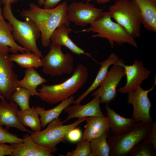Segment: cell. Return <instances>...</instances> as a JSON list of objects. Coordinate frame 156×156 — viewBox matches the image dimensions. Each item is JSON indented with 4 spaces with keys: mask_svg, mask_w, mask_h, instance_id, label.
Segmentation results:
<instances>
[{
    "mask_svg": "<svg viewBox=\"0 0 156 156\" xmlns=\"http://www.w3.org/2000/svg\"><path fill=\"white\" fill-rule=\"evenodd\" d=\"M67 7L66 1L51 9L42 8L31 3L29 9L22 10L20 15L23 18H29L36 24L40 31L42 45L47 47L51 43V35L59 26L64 24L69 27L70 21L68 15Z\"/></svg>",
    "mask_w": 156,
    "mask_h": 156,
    "instance_id": "obj_1",
    "label": "cell"
},
{
    "mask_svg": "<svg viewBox=\"0 0 156 156\" xmlns=\"http://www.w3.org/2000/svg\"><path fill=\"white\" fill-rule=\"evenodd\" d=\"M72 76L59 84L46 85L42 84L38 89V97L49 104L61 102L75 93L85 84L88 77L87 67L79 64L74 70Z\"/></svg>",
    "mask_w": 156,
    "mask_h": 156,
    "instance_id": "obj_2",
    "label": "cell"
},
{
    "mask_svg": "<svg viewBox=\"0 0 156 156\" xmlns=\"http://www.w3.org/2000/svg\"><path fill=\"white\" fill-rule=\"evenodd\" d=\"M11 6L3 7V15L12 26V33L13 38L27 51L31 52L41 58L43 57L42 52L38 49L36 40L40 36V30L36 24L29 18L22 21L14 16Z\"/></svg>",
    "mask_w": 156,
    "mask_h": 156,
    "instance_id": "obj_3",
    "label": "cell"
},
{
    "mask_svg": "<svg viewBox=\"0 0 156 156\" xmlns=\"http://www.w3.org/2000/svg\"><path fill=\"white\" fill-rule=\"evenodd\" d=\"M109 12H103L100 17L91 23L90 27L79 32L92 31L96 33L92 37L107 39L112 48L115 43L119 45L128 44L138 48L137 44L133 37L129 35L121 25L112 20Z\"/></svg>",
    "mask_w": 156,
    "mask_h": 156,
    "instance_id": "obj_4",
    "label": "cell"
},
{
    "mask_svg": "<svg viewBox=\"0 0 156 156\" xmlns=\"http://www.w3.org/2000/svg\"><path fill=\"white\" fill-rule=\"evenodd\" d=\"M112 18L134 38L140 35L142 18L133 0H116L109 8Z\"/></svg>",
    "mask_w": 156,
    "mask_h": 156,
    "instance_id": "obj_5",
    "label": "cell"
},
{
    "mask_svg": "<svg viewBox=\"0 0 156 156\" xmlns=\"http://www.w3.org/2000/svg\"><path fill=\"white\" fill-rule=\"evenodd\" d=\"M153 124L152 122H138L132 129L125 134L118 136L110 135L107 139L110 156H129L133 148L145 139Z\"/></svg>",
    "mask_w": 156,
    "mask_h": 156,
    "instance_id": "obj_6",
    "label": "cell"
},
{
    "mask_svg": "<svg viewBox=\"0 0 156 156\" xmlns=\"http://www.w3.org/2000/svg\"><path fill=\"white\" fill-rule=\"evenodd\" d=\"M87 117L79 118L73 123L67 125H64V123L60 119L56 118L50 122L44 130L31 131L30 135L34 141L40 145L49 148L56 147L57 144L66 139L70 130L86 120Z\"/></svg>",
    "mask_w": 156,
    "mask_h": 156,
    "instance_id": "obj_7",
    "label": "cell"
},
{
    "mask_svg": "<svg viewBox=\"0 0 156 156\" xmlns=\"http://www.w3.org/2000/svg\"><path fill=\"white\" fill-rule=\"evenodd\" d=\"M48 53L41 58L43 72L51 76H60L70 74L74 70V59L70 54H64L62 46L51 43Z\"/></svg>",
    "mask_w": 156,
    "mask_h": 156,
    "instance_id": "obj_8",
    "label": "cell"
},
{
    "mask_svg": "<svg viewBox=\"0 0 156 156\" xmlns=\"http://www.w3.org/2000/svg\"><path fill=\"white\" fill-rule=\"evenodd\" d=\"M153 85L149 90H146L140 86L128 93L127 102L132 105L133 111L132 117L137 122L145 123L152 122L150 110L152 104L148 97V94L154 89L156 84L155 76Z\"/></svg>",
    "mask_w": 156,
    "mask_h": 156,
    "instance_id": "obj_9",
    "label": "cell"
},
{
    "mask_svg": "<svg viewBox=\"0 0 156 156\" xmlns=\"http://www.w3.org/2000/svg\"><path fill=\"white\" fill-rule=\"evenodd\" d=\"M120 62L114 64L99 88L92 94L94 97H99L100 103L109 104L116 97L117 86L125 75L124 68L119 64Z\"/></svg>",
    "mask_w": 156,
    "mask_h": 156,
    "instance_id": "obj_10",
    "label": "cell"
},
{
    "mask_svg": "<svg viewBox=\"0 0 156 156\" xmlns=\"http://www.w3.org/2000/svg\"><path fill=\"white\" fill-rule=\"evenodd\" d=\"M103 10L96 8L87 2H74L67 8L68 18L75 24L84 27L97 20L101 16Z\"/></svg>",
    "mask_w": 156,
    "mask_h": 156,
    "instance_id": "obj_11",
    "label": "cell"
},
{
    "mask_svg": "<svg viewBox=\"0 0 156 156\" xmlns=\"http://www.w3.org/2000/svg\"><path fill=\"white\" fill-rule=\"evenodd\" d=\"M143 63L142 61L137 60H135L133 63L130 65H125L123 60L119 63L124 68L126 83L118 89V92L128 94L140 86L142 82L148 78L151 72L144 66Z\"/></svg>",
    "mask_w": 156,
    "mask_h": 156,
    "instance_id": "obj_12",
    "label": "cell"
},
{
    "mask_svg": "<svg viewBox=\"0 0 156 156\" xmlns=\"http://www.w3.org/2000/svg\"><path fill=\"white\" fill-rule=\"evenodd\" d=\"M8 53L0 52V95L7 100L18 87V76L13 70V62L9 59Z\"/></svg>",
    "mask_w": 156,
    "mask_h": 156,
    "instance_id": "obj_13",
    "label": "cell"
},
{
    "mask_svg": "<svg viewBox=\"0 0 156 156\" xmlns=\"http://www.w3.org/2000/svg\"><path fill=\"white\" fill-rule=\"evenodd\" d=\"M23 137V142L10 144L13 148L11 156H53L52 154L57 151L56 147L49 148L38 145L29 134Z\"/></svg>",
    "mask_w": 156,
    "mask_h": 156,
    "instance_id": "obj_14",
    "label": "cell"
},
{
    "mask_svg": "<svg viewBox=\"0 0 156 156\" xmlns=\"http://www.w3.org/2000/svg\"><path fill=\"white\" fill-rule=\"evenodd\" d=\"M0 103V124L5 126L8 129L14 127L22 132L30 133L29 130L21 122L17 116L19 110L18 105L14 101L8 102L5 99L1 100Z\"/></svg>",
    "mask_w": 156,
    "mask_h": 156,
    "instance_id": "obj_15",
    "label": "cell"
},
{
    "mask_svg": "<svg viewBox=\"0 0 156 156\" xmlns=\"http://www.w3.org/2000/svg\"><path fill=\"white\" fill-rule=\"evenodd\" d=\"M100 98L98 96L94 99L88 103L83 105L80 103L70 105L66 107L64 111L68 114L66 122L74 118H83L92 116H104L100 106Z\"/></svg>",
    "mask_w": 156,
    "mask_h": 156,
    "instance_id": "obj_16",
    "label": "cell"
},
{
    "mask_svg": "<svg viewBox=\"0 0 156 156\" xmlns=\"http://www.w3.org/2000/svg\"><path fill=\"white\" fill-rule=\"evenodd\" d=\"M105 108L112 135L118 136L125 134L132 129L138 122L132 117L129 118L122 116L111 108L109 104H105Z\"/></svg>",
    "mask_w": 156,
    "mask_h": 156,
    "instance_id": "obj_17",
    "label": "cell"
},
{
    "mask_svg": "<svg viewBox=\"0 0 156 156\" xmlns=\"http://www.w3.org/2000/svg\"><path fill=\"white\" fill-rule=\"evenodd\" d=\"M20 51H27L23 47L15 41L12 33V26L9 22H6L3 18L2 8L0 9V52L16 53Z\"/></svg>",
    "mask_w": 156,
    "mask_h": 156,
    "instance_id": "obj_18",
    "label": "cell"
},
{
    "mask_svg": "<svg viewBox=\"0 0 156 156\" xmlns=\"http://www.w3.org/2000/svg\"><path fill=\"white\" fill-rule=\"evenodd\" d=\"M86 120L87 123L84 127L83 140L90 141L109 131V121L107 117L90 116L87 117Z\"/></svg>",
    "mask_w": 156,
    "mask_h": 156,
    "instance_id": "obj_19",
    "label": "cell"
},
{
    "mask_svg": "<svg viewBox=\"0 0 156 156\" xmlns=\"http://www.w3.org/2000/svg\"><path fill=\"white\" fill-rule=\"evenodd\" d=\"M121 59L114 53H112L108 57L101 63V66L94 81L89 87L73 103H80L81 101L92 91L99 86L105 79L109 67L121 60Z\"/></svg>",
    "mask_w": 156,
    "mask_h": 156,
    "instance_id": "obj_20",
    "label": "cell"
},
{
    "mask_svg": "<svg viewBox=\"0 0 156 156\" xmlns=\"http://www.w3.org/2000/svg\"><path fill=\"white\" fill-rule=\"evenodd\" d=\"M71 31V29L69 27L66 26L65 24L61 25L51 35L50 38L51 42L66 47L74 53L79 55L85 54L91 57L90 53L86 52L77 45L71 39L68 34Z\"/></svg>",
    "mask_w": 156,
    "mask_h": 156,
    "instance_id": "obj_21",
    "label": "cell"
},
{
    "mask_svg": "<svg viewBox=\"0 0 156 156\" xmlns=\"http://www.w3.org/2000/svg\"><path fill=\"white\" fill-rule=\"evenodd\" d=\"M140 11L142 24L147 30L156 32V3L150 0H133Z\"/></svg>",
    "mask_w": 156,
    "mask_h": 156,
    "instance_id": "obj_22",
    "label": "cell"
},
{
    "mask_svg": "<svg viewBox=\"0 0 156 156\" xmlns=\"http://www.w3.org/2000/svg\"><path fill=\"white\" fill-rule=\"evenodd\" d=\"M73 95L61 102L55 107L49 110H46L43 107L37 106L36 111L40 117L42 127L44 128L51 121L58 118L62 112L75 101Z\"/></svg>",
    "mask_w": 156,
    "mask_h": 156,
    "instance_id": "obj_23",
    "label": "cell"
},
{
    "mask_svg": "<svg viewBox=\"0 0 156 156\" xmlns=\"http://www.w3.org/2000/svg\"><path fill=\"white\" fill-rule=\"evenodd\" d=\"M25 76L21 80H18L16 85L27 90L31 96L38 97V92L37 90V87L46 82L47 80L42 77L34 68H26Z\"/></svg>",
    "mask_w": 156,
    "mask_h": 156,
    "instance_id": "obj_24",
    "label": "cell"
},
{
    "mask_svg": "<svg viewBox=\"0 0 156 156\" xmlns=\"http://www.w3.org/2000/svg\"><path fill=\"white\" fill-rule=\"evenodd\" d=\"M17 115L20 122L25 127L30 128L34 132L41 131L40 118L35 107L24 111L19 110Z\"/></svg>",
    "mask_w": 156,
    "mask_h": 156,
    "instance_id": "obj_25",
    "label": "cell"
},
{
    "mask_svg": "<svg viewBox=\"0 0 156 156\" xmlns=\"http://www.w3.org/2000/svg\"><path fill=\"white\" fill-rule=\"evenodd\" d=\"M9 59L22 68H37L42 66L41 58L30 51H26L21 54L13 53L10 55Z\"/></svg>",
    "mask_w": 156,
    "mask_h": 156,
    "instance_id": "obj_26",
    "label": "cell"
},
{
    "mask_svg": "<svg viewBox=\"0 0 156 156\" xmlns=\"http://www.w3.org/2000/svg\"><path fill=\"white\" fill-rule=\"evenodd\" d=\"M110 134L109 131L106 132L100 137L90 141L91 152L89 156H110V149L107 139Z\"/></svg>",
    "mask_w": 156,
    "mask_h": 156,
    "instance_id": "obj_27",
    "label": "cell"
},
{
    "mask_svg": "<svg viewBox=\"0 0 156 156\" xmlns=\"http://www.w3.org/2000/svg\"><path fill=\"white\" fill-rule=\"evenodd\" d=\"M31 96L26 89L18 86L12 94L10 101L15 102L19 106L21 110L24 111L30 108L29 99Z\"/></svg>",
    "mask_w": 156,
    "mask_h": 156,
    "instance_id": "obj_28",
    "label": "cell"
},
{
    "mask_svg": "<svg viewBox=\"0 0 156 156\" xmlns=\"http://www.w3.org/2000/svg\"><path fill=\"white\" fill-rule=\"evenodd\" d=\"M156 150L145 139L135 146L129 156H155Z\"/></svg>",
    "mask_w": 156,
    "mask_h": 156,
    "instance_id": "obj_29",
    "label": "cell"
},
{
    "mask_svg": "<svg viewBox=\"0 0 156 156\" xmlns=\"http://www.w3.org/2000/svg\"><path fill=\"white\" fill-rule=\"evenodd\" d=\"M91 152L90 141L81 139L77 142L76 148L68 151L64 156H89Z\"/></svg>",
    "mask_w": 156,
    "mask_h": 156,
    "instance_id": "obj_30",
    "label": "cell"
},
{
    "mask_svg": "<svg viewBox=\"0 0 156 156\" xmlns=\"http://www.w3.org/2000/svg\"><path fill=\"white\" fill-rule=\"evenodd\" d=\"M23 141V138H19L15 134L9 132L8 129L3 128L0 124V143L18 144Z\"/></svg>",
    "mask_w": 156,
    "mask_h": 156,
    "instance_id": "obj_31",
    "label": "cell"
},
{
    "mask_svg": "<svg viewBox=\"0 0 156 156\" xmlns=\"http://www.w3.org/2000/svg\"><path fill=\"white\" fill-rule=\"evenodd\" d=\"M82 136L81 130L79 128H75L70 130L67 133L66 139L69 142L75 143L78 142Z\"/></svg>",
    "mask_w": 156,
    "mask_h": 156,
    "instance_id": "obj_32",
    "label": "cell"
},
{
    "mask_svg": "<svg viewBox=\"0 0 156 156\" xmlns=\"http://www.w3.org/2000/svg\"><path fill=\"white\" fill-rule=\"evenodd\" d=\"M145 140L150 143L156 150V122H153L152 127Z\"/></svg>",
    "mask_w": 156,
    "mask_h": 156,
    "instance_id": "obj_33",
    "label": "cell"
},
{
    "mask_svg": "<svg viewBox=\"0 0 156 156\" xmlns=\"http://www.w3.org/2000/svg\"><path fill=\"white\" fill-rule=\"evenodd\" d=\"M13 150V148L11 145H9L5 143H0V156H11Z\"/></svg>",
    "mask_w": 156,
    "mask_h": 156,
    "instance_id": "obj_34",
    "label": "cell"
},
{
    "mask_svg": "<svg viewBox=\"0 0 156 156\" xmlns=\"http://www.w3.org/2000/svg\"><path fill=\"white\" fill-rule=\"evenodd\" d=\"M62 0H45L44 8L47 9L53 8L57 6L59 3Z\"/></svg>",
    "mask_w": 156,
    "mask_h": 156,
    "instance_id": "obj_35",
    "label": "cell"
},
{
    "mask_svg": "<svg viewBox=\"0 0 156 156\" xmlns=\"http://www.w3.org/2000/svg\"><path fill=\"white\" fill-rule=\"evenodd\" d=\"M24 0H1V2L3 4L4 6H11L12 4L16 3L18 1H21Z\"/></svg>",
    "mask_w": 156,
    "mask_h": 156,
    "instance_id": "obj_36",
    "label": "cell"
},
{
    "mask_svg": "<svg viewBox=\"0 0 156 156\" xmlns=\"http://www.w3.org/2000/svg\"><path fill=\"white\" fill-rule=\"evenodd\" d=\"M94 0H87V2H89V1ZM96 2L99 4H104L106 3L109 2L112 0H95Z\"/></svg>",
    "mask_w": 156,
    "mask_h": 156,
    "instance_id": "obj_37",
    "label": "cell"
},
{
    "mask_svg": "<svg viewBox=\"0 0 156 156\" xmlns=\"http://www.w3.org/2000/svg\"><path fill=\"white\" fill-rule=\"evenodd\" d=\"M37 1L38 4L40 6L44 5L45 2V0H38Z\"/></svg>",
    "mask_w": 156,
    "mask_h": 156,
    "instance_id": "obj_38",
    "label": "cell"
},
{
    "mask_svg": "<svg viewBox=\"0 0 156 156\" xmlns=\"http://www.w3.org/2000/svg\"><path fill=\"white\" fill-rule=\"evenodd\" d=\"M5 99L4 97L2 95H0V99L1 100Z\"/></svg>",
    "mask_w": 156,
    "mask_h": 156,
    "instance_id": "obj_39",
    "label": "cell"
},
{
    "mask_svg": "<svg viewBox=\"0 0 156 156\" xmlns=\"http://www.w3.org/2000/svg\"><path fill=\"white\" fill-rule=\"evenodd\" d=\"M152 2L156 3V0H150Z\"/></svg>",
    "mask_w": 156,
    "mask_h": 156,
    "instance_id": "obj_40",
    "label": "cell"
},
{
    "mask_svg": "<svg viewBox=\"0 0 156 156\" xmlns=\"http://www.w3.org/2000/svg\"><path fill=\"white\" fill-rule=\"evenodd\" d=\"M1 1H0V9L1 8Z\"/></svg>",
    "mask_w": 156,
    "mask_h": 156,
    "instance_id": "obj_41",
    "label": "cell"
},
{
    "mask_svg": "<svg viewBox=\"0 0 156 156\" xmlns=\"http://www.w3.org/2000/svg\"><path fill=\"white\" fill-rule=\"evenodd\" d=\"M1 101V100L0 99V103Z\"/></svg>",
    "mask_w": 156,
    "mask_h": 156,
    "instance_id": "obj_42",
    "label": "cell"
}]
</instances>
